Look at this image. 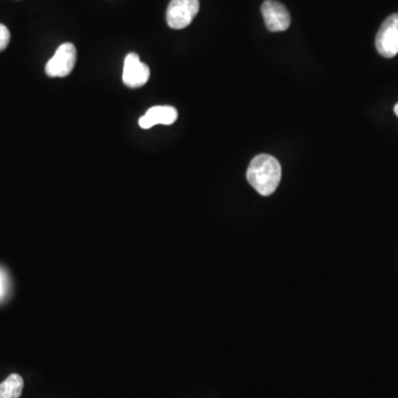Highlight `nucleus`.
Returning <instances> with one entry per match:
<instances>
[{
  "label": "nucleus",
  "mask_w": 398,
  "mask_h": 398,
  "mask_svg": "<svg viewBox=\"0 0 398 398\" xmlns=\"http://www.w3.org/2000/svg\"><path fill=\"white\" fill-rule=\"evenodd\" d=\"M394 111H395V114L397 116L398 118V103L396 104L395 108H394Z\"/></svg>",
  "instance_id": "obj_11"
},
{
  "label": "nucleus",
  "mask_w": 398,
  "mask_h": 398,
  "mask_svg": "<svg viewBox=\"0 0 398 398\" xmlns=\"http://www.w3.org/2000/svg\"><path fill=\"white\" fill-rule=\"evenodd\" d=\"M247 180L261 196H270L280 184V163L271 155H258L249 165Z\"/></svg>",
  "instance_id": "obj_1"
},
{
  "label": "nucleus",
  "mask_w": 398,
  "mask_h": 398,
  "mask_svg": "<svg viewBox=\"0 0 398 398\" xmlns=\"http://www.w3.org/2000/svg\"><path fill=\"white\" fill-rule=\"evenodd\" d=\"M199 11V0H172L166 11V21L173 29H184Z\"/></svg>",
  "instance_id": "obj_2"
},
{
  "label": "nucleus",
  "mask_w": 398,
  "mask_h": 398,
  "mask_svg": "<svg viewBox=\"0 0 398 398\" xmlns=\"http://www.w3.org/2000/svg\"><path fill=\"white\" fill-rule=\"evenodd\" d=\"M265 27L269 31H285L291 24L290 14L287 8L277 0H265L261 6Z\"/></svg>",
  "instance_id": "obj_5"
},
{
  "label": "nucleus",
  "mask_w": 398,
  "mask_h": 398,
  "mask_svg": "<svg viewBox=\"0 0 398 398\" xmlns=\"http://www.w3.org/2000/svg\"><path fill=\"white\" fill-rule=\"evenodd\" d=\"M76 49L70 42L62 44L53 57L46 66V73L50 78H64L69 76L76 66Z\"/></svg>",
  "instance_id": "obj_4"
},
{
  "label": "nucleus",
  "mask_w": 398,
  "mask_h": 398,
  "mask_svg": "<svg viewBox=\"0 0 398 398\" xmlns=\"http://www.w3.org/2000/svg\"><path fill=\"white\" fill-rule=\"evenodd\" d=\"M24 389V379L19 374H11L0 384V398H19Z\"/></svg>",
  "instance_id": "obj_8"
},
{
  "label": "nucleus",
  "mask_w": 398,
  "mask_h": 398,
  "mask_svg": "<svg viewBox=\"0 0 398 398\" xmlns=\"http://www.w3.org/2000/svg\"><path fill=\"white\" fill-rule=\"evenodd\" d=\"M150 68L141 62L136 53H128L124 61L123 79L124 84L128 88H141L148 83L150 79Z\"/></svg>",
  "instance_id": "obj_6"
},
{
  "label": "nucleus",
  "mask_w": 398,
  "mask_h": 398,
  "mask_svg": "<svg viewBox=\"0 0 398 398\" xmlns=\"http://www.w3.org/2000/svg\"><path fill=\"white\" fill-rule=\"evenodd\" d=\"M177 118H178V113H177L176 108L173 106H154L148 110L146 116L140 118L138 124L144 130H148L158 124L172 126Z\"/></svg>",
  "instance_id": "obj_7"
},
{
  "label": "nucleus",
  "mask_w": 398,
  "mask_h": 398,
  "mask_svg": "<svg viewBox=\"0 0 398 398\" xmlns=\"http://www.w3.org/2000/svg\"><path fill=\"white\" fill-rule=\"evenodd\" d=\"M10 41V31L3 24H0V52L8 47Z\"/></svg>",
  "instance_id": "obj_9"
},
{
  "label": "nucleus",
  "mask_w": 398,
  "mask_h": 398,
  "mask_svg": "<svg viewBox=\"0 0 398 398\" xmlns=\"http://www.w3.org/2000/svg\"><path fill=\"white\" fill-rule=\"evenodd\" d=\"M3 280H1V277H0V295H3Z\"/></svg>",
  "instance_id": "obj_10"
},
{
  "label": "nucleus",
  "mask_w": 398,
  "mask_h": 398,
  "mask_svg": "<svg viewBox=\"0 0 398 398\" xmlns=\"http://www.w3.org/2000/svg\"><path fill=\"white\" fill-rule=\"evenodd\" d=\"M376 49L384 58L395 57L398 53V14L386 18L375 39Z\"/></svg>",
  "instance_id": "obj_3"
}]
</instances>
